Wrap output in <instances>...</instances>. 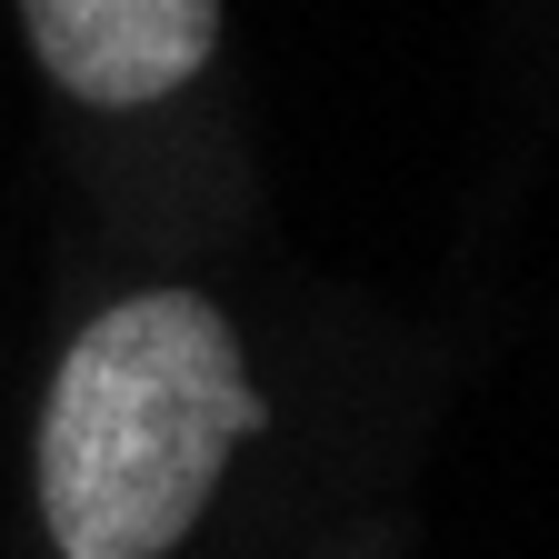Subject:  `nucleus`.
Here are the masks:
<instances>
[{"mask_svg":"<svg viewBox=\"0 0 559 559\" xmlns=\"http://www.w3.org/2000/svg\"><path fill=\"white\" fill-rule=\"evenodd\" d=\"M240 330L200 290H130L60 349L40 400V520L60 559H170L260 430Z\"/></svg>","mask_w":559,"mask_h":559,"instance_id":"1","label":"nucleus"},{"mask_svg":"<svg viewBox=\"0 0 559 559\" xmlns=\"http://www.w3.org/2000/svg\"><path fill=\"white\" fill-rule=\"evenodd\" d=\"M21 21L81 110H160L221 50V0H21Z\"/></svg>","mask_w":559,"mask_h":559,"instance_id":"2","label":"nucleus"}]
</instances>
